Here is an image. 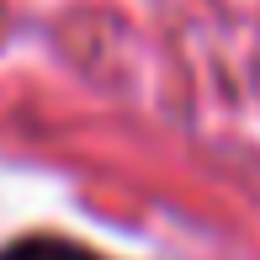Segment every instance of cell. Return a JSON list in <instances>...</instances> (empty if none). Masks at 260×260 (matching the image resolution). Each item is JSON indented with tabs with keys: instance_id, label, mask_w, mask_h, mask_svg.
<instances>
[{
	"instance_id": "obj_1",
	"label": "cell",
	"mask_w": 260,
	"mask_h": 260,
	"mask_svg": "<svg viewBox=\"0 0 260 260\" xmlns=\"http://www.w3.org/2000/svg\"><path fill=\"white\" fill-rule=\"evenodd\" d=\"M0 260H101V255L69 239H16L0 250Z\"/></svg>"
}]
</instances>
